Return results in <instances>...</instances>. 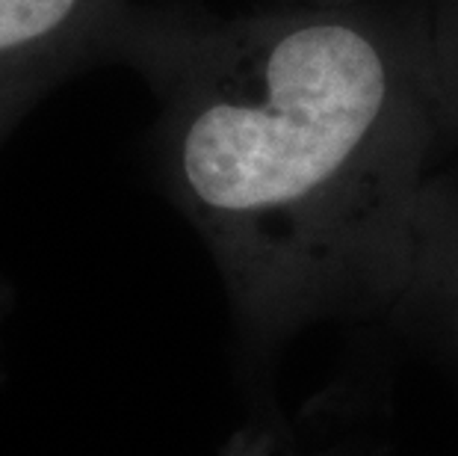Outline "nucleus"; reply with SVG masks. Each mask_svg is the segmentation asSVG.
<instances>
[{
  "mask_svg": "<svg viewBox=\"0 0 458 456\" xmlns=\"http://www.w3.org/2000/svg\"><path fill=\"white\" fill-rule=\"evenodd\" d=\"M113 63L157 101L163 187L251 344L387 312L444 149L420 6L133 0Z\"/></svg>",
  "mask_w": 458,
  "mask_h": 456,
  "instance_id": "obj_1",
  "label": "nucleus"
},
{
  "mask_svg": "<svg viewBox=\"0 0 458 456\" xmlns=\"http://www.w3.org/2000/svg\"><path fill=\"white\" fill-rule=\"evenodd\" d=\"M133 0H0V145L77 72L113 63Z\"/></svg>",
  "mask_w": 458,
  "mask_h": 456,
  "instance_id": "obj_2",
  "label": "nucleus"
},
{
  "mask_svg": "<svg viewBox=\"0 0 458 456\" xmlns=\"http://www.w3.org/2000/svg\"><path fill=\"white\" fill-rule=\"evenodd\" d=\"M387 317L458 356V169L435 172Z\"/></svg>",
  "mask_w": 458,
  "mask_h": 456,
  "instance_id": "obj_3",
  "label": "nucleus"
},
{
  "mask_svg": "<svg viewBox=\"0 0 458 456\" xmlns=\"http://www.w3.org/2000/svg\"><path fill=\"white\" fill-rule=\"evenodd\" d=\"M420 9L441 137L444 145L458 151V0H423Z\"/></svg>",
  "mask_w": 458,
  "mask_h": 456,
  "instance_id": "obj_4",
  "label": "nucleus"
},
{
  "mask_svg": "<svg viewBox=\"0 0 458 456\" xmlns=\"http://www.w3.org/2000/svg\"><path fill=\"white\" fill-rule=\"evenodd\" d=\"M284 4H349V0H284Z\"/></svg>",
  "mask_w": 458,
  "mask_h": 456,
  "instance_id": "obj_5",
  "label": "nucleus"
}]
</instances>
